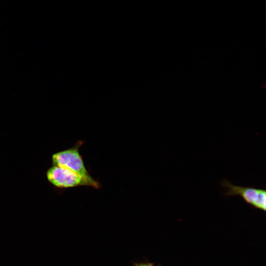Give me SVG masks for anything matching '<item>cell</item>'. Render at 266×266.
<instances>
[{"label":"cell","mask_w":266,"mask_h":266,"mask_svg":"<svg viewBox=\"0 0 266 266\" xmlns=\"http://www.w3.org/2000/svg\"><path fill=\"white\" fill-rule=\"evenodd\" d=\"M221 185L227 189L224 196H239L252 207L266 211V190L265 189L235 185L225 179L222 181Z\"/></svg>","instance_id":"obj_2"},{"label":"cell","mask_w":266,"mask_h":266,"mask_svg":"<svg viewBox=\"0 0 266 266\" xmlns=\"http://www.w3.org/2000/svg\"><path fill=\"white\" fill-rule=\"evenodd\" d=\"M82 144V142L79 141L70 148L54 154L52 156L53 166L66 168L85 179L90 183L91 187L99 188V183L89 174L79 153V148Z\"/></svg>","instance_id":"obj_1"},{"label":"cell","mask_w":266,"mask_h":266,"mask_svg":"<svg viewBox=\"0 0 266 266\" xmlns=\"http://www.w3.org/2000/svg\"><path fill=\"white\" fill-rule=\"evenodd\" d=\"M134 266H155L151 263H135Z\"/></svg>","instance_id":"obj_4"},{"label":"cell","mask_w":266,"mask_h":266,"mask_svg":"<svg viewBox=\"0 0 266 266\" xmlns=\"http://www.w3.org/2000/svg\"><path fill=\"white\" fill-rule=\"evenodd\" d=\"M48 181L55 186L67 188L79 186H91L90 183L75 173L62 167L53 166L46 173Z\"/></svg>","instance_id":"obj_3"}]
</instances>
